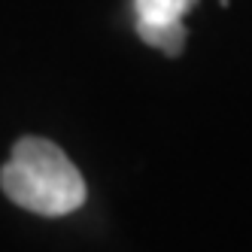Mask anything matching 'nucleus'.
Instances as JSON below:
<instances>
[{"label":"nucleus","mask_w":252,"mask_h":252,"mask_svg":"<svg viewBox=\"0 0 252 252\" xmlns=\"http://www.w3.org/2000/svg\"><path fill=\"white\" fill-rule=\"evenodd\" d=\"M0 189L12 204L37 216H67L85 204V179L76 164L43 137H22L0 170Z\"/></svg>","instance_id":"nucleus-1"},{"label":"nucleus","mask_w":252,"mask_h":252,"mask_svg":"<svg viewBox=\"0 0 252 252\" xmlns=\"http://www.w3.org/2000/svg\"><path fill=\"white\" fill-rule=\"evenodd\" d=\"M137 33L146 46L161 49L164 55H179L186 46L183 19H176V22H137Z\"/></svg>","instance_id":"nucleus-2"},{"label":"nucleus","mask_w":252,"mask_h":252,"mask_svg":"<svg viewBox=\"0 0 252 252\" xmlns=\"http://www.w3.org/2000/svg\"><path fill=\"white\" fill-rule=\"evenodd\" d=\"M191 6V0H134L137 22H176Z\"/></svg>","instance_id":"nucleus-3"}]
</instances>
